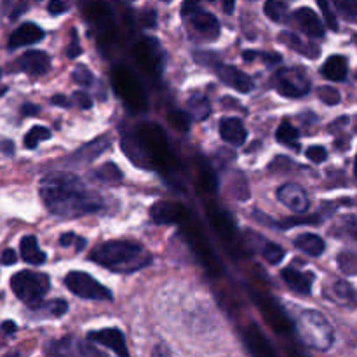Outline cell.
I'll return each mask as SVG.
<instances>
[{
	"mask_svg": "<svg viewBox=\"0 0 357 357\" xmlns=\"http://www.w3.org/2000/svg\"><path fill=\"white\" fill-rule=\"evenodd\" d=\"M40 195L49 211L65 218L96 213L103 208L101 199L87 190L79 176L68 173H51L42 178Z\"/></svg>",
	"mask_w": 357,
	"mask_h": 357,
	"instance_id": "cell-1",
	"label": "cell"
},
{
	"mask_svg": "<svg viewBox=\"0 0 357 357\" xmlns=\"http://www.w3.org/2000/svg\"><path fill=\"white\" fill-rule=\"evenodd\" d=\"M91 260L115 272H135L150 264V255L136 243L110 241L98 246Z\"/></svg>",
	"mask_w": 357,
	"mask_h": 357,
	"instance_id": "cell-2",
	"label": "cell"
},
{
	"mask_svg": "<svg viewBox=\"0 0 357 357\" xmlns=\"http://www.w3.org/2000/svg\"><path fill=\"white\" fill-rule=\"evenodd\" d=\"M10 288L21 302L26 303L30 309H37L42 305V300L49 293L51 279L45 274H38V272L21 271L13 275Z\"/></svg>",
	"mask_w": 357,
	"mask_h": 357,
	"instance_id": "cell-3",
	"label": "cell"
},
{
	"mask_svg": "<svg viewBox=\"0 0 357 357\" xmlns=\"http://www.w3.org/2000/svg\"><path fill=\"white\" fill-rule=\"evenodd\" d=\"M65 284L73 295L80 296V298L101 300V302L112 300L110 289L105 288L103 284H100L96 279H93L89 274H86V272L72 271L65 278Z\"/></svg>",
	"mask_w": 357,
	"mask_h": 357,
	"instance_id": "cell-4",
	"label": "cell"
},
{
	"mask_svg": "<svg viewBox=\"0 0 357 357\" xmlns=\"http://www.w3.org/2000/svg\"><path fill=\"white\" fill-rule=\"evenodd\" d=\"M274 87L288 98H302L310 91V80L305 70L282 68L274 75Z\"/></svg>",
	"mask_w": 357,
	"mask_h": 357,
	"instance_id": "cell-5",
	"label": "cell"
},
{
	"mask_svg": "<svg viewBox=\"0 0 357 357\" xmlns=\"http://www.w3.org/2000/svg\"><path fill=\"white\" fill-rule=\"evenodd\" d=\"M303 337L309 342V345L319 349V351H326L331 347L333 342V333H331V326L324 321V317L317 312H305L303 314Z\"/></svg>",
	"mask_w": 357,
	"mask_h": 357,
	"instance_id": "cell-6",
	"label": "cell"
},
{
	"mask_svg": "<svg viewBox=\"0 0 357 357\" xmlns=\"http://www.w3.org/2000/svg\"><path fill=\"white\" fill-rule=\"evenodd\" d=\"M181 13H183V16L190 17L192 26H194L199 33L206 35V37L209 38L218 37L220 33L218 20H216L213 14L204 13V10L199 9L197 0H187V2L183 3V10H181Z\"/></svg>",
	"mask_w": 357,
	"mask_h": 357,
	"instance_id": "cell-7",
	"label": "cell"
},
{
	"mask_svg": "<svg viewBox=\"0 0 357 357\" xmlns=\"http://www.w3.org/2000/svg\"><path fill=\"white\" fill-rule=\"evenodd\" d=\"M278 199L295 213H305L309 209V195L298 183H286L278 190Z\"/></svg>",
	"mask_w": 357,
	"mask_h": 357,
	"instance_id": "cell-8",
	"label": "cell"
},
{
	"mask_svg": "<svg viewBox=\"0 0 357 357\" xmlns=\"http://www.w3.org/2000/svg\"><path fill=\"white\" fill-rule=\"evenodd\" d=\"M91 342L94 344H100L103 347L110 349L114 351L117 356H128V349H126V340H124V335L121 333V330L117 328H107V330H100V331H91L87 335Z\"/></svg>",
	"mask_w": 357,
	"mask_h": 357,
	"instance_id": "cell-9",
	"label": "cell"
},
{
	"mask_svg": "<svg viewBox=\"0 0 357 357\" xmlns=\"http://www.w3.org/2000/svg\"><path fill=\"white\" fill-rule=\"evenodd\" d=\"M216 72H218L220 79H222L227 86L239 91V93H250L255 87L253 79H251L248 73H244L243 70L236 68V66L222 65V63H220V65L216 66Z\"/></svg>",
	"mask_w": 357,
	"mask_h": 357,
	"instance_id": "cell-10",
	"label": "cell"
},
{
	"mask_svg": "<svg viewBox=\"0 0 357 357\" xmlns=\"http://www.w3.org/2000/svg\"><path fill=\"white\" fill-rule=\"evenodd\" d=\"M220 135H222L223 142L230 143L234 146H241L246 143L248 131L244 128L243 121L237 117H225L220 122Z\"/></svg>",
	"mask_w": 357,
	"mask_h": 357,
	"instance_id": "cell-11",
	"label": "cell"
},
{
	"mask_svg": "<svg viewBox=\"0 0 357 357\" xmlns=\"http://www.w3.org/2000/svg\"><path fill=\"white\" fill-rule=\"evenodd\" d=\"M21 70L28 75H45L51 68V58L44 51H26L20 59Z\"/></svg>",
	"mask_w": 357,
	"mask_h": 357,
	"instance_id": "cell-12",
	"label": "cell"
},
{
	"mask_svg": "<svg viewBox=\"0 0 357 357\" xmlns=\"http://www.w3.org/2000/svg\"><path fill=\"white\" fill-rule=\"evenodd\" d=\"M44 38V30L40 26H37L35 23H23L17 30L13 31L9 38V47L17 49L23 47V45H31L37 44Z\"/></svg>",
	"mask_w": 357,
	"mask_h": 357,
	"instance_id": "cell-13",
	"label": "cell"
},
{
	"mask_svg": "<svg viewBox=\"0 0 357 357\" xmlns=\"http://www.w3.org/2000/svg\"><path fill=\"white\" fill-rule=\"evenodd\" d=\"M295 17L303 33H307L312 38L324 37V24L321 23L319 16L310 7H300V9H296Z\"/></svg>",
	"mask_w": 357,
	"mask_h": 357,
	"instance_id": "cell-14",
	"label": "cell"
},
{
	"mask_svg": "<svg viewBox=\"0 0 357 357\" xmlns=\"http://www.w3.org/2000/svg\"><path fill=\"white\" fill-rule=\"evenodd\" d=\"M282 279H284L286 284L289 286V289H293L295 293L300 295H309L312 291L314 284V274L312 272H298L295 268H284L281 272Z\"/></svg>",
	"mask_w": 357,
	"mask_h": 357,
	"instance_id": "cell-15",
	"label": "cell"
},
{
	"mask_svg": "<svg viewBox=\"0 0 357 357\" xmlns=\"http://www.w3.org/2000/svg\"><path fill=\"white\" fill-rule=\"evenodd\" d=\"M279 42H282L289 49H293V51L300 52V54L307 56L310 59L319 58L321 54V49L316 44H312V42H303L302 37L295 35L293 31H282V33H279Z\"/></svg>",
	"mask_w": 357,
	"mask_h": 357,
	"instance_id": "cell-16",
	"label": "cell"
},
{
	"mask_svg": "<svg viewBox=\"0 0 357 357\" xmlns=\"http://www.w3.org/2000/svg\"><path fill=\"white\" fill-rule=\"evenodd\" d=\"M20 250H21V257H23V260L31 265H44L45 260H47V255L38 248V241L35 236L23 237L20 244Z\"/></svg>",
	"mask_w": 357,
	"mask_h": 357,
	"instance_id": "cell-17",
	"label": "cell"
},
{
	"mask_svg": "<svg viewBox=\"0 0 357 357\" xmlns=\"http://www.w3.org/2000/svg\"><path fill=\"white\" fill-rule=\"evenodd\" d=\"M323 75L326 79L335 80V82H342V80L347 79V73H349V65H347V59L340 54H335L330 56L326 59V63L323 65Z\"/></svg>",
	"mask_w": 357,
	"mask_h": 357,
	"instance_id": "cell-18",
	"label": "cell"
},
{
	"mask_svg": "<svg viewBox=\"0 0 357 357\" xmlns=\"http://www.w3.org/2000/svg\"><path fill=\"white\" fill-rule=\"evenodd\" d=\"M183 209L180 206L173 204V202H157L152 209H150V215H152L153 222L162 225V223H174L180 220Z\"/></svg>",
	"mask_w": 357,
	"mask_h": 357,
	"instance_id": "cell-19",
	"label": "cell"
},
{
	"mask_svg": "<svg viewBox=\"0 0 357 357\" xmlns=\"http://www.w3.org/2000/svg\"><path fill=\"white\" fill-rule=\"evenodd\" d=\"M295 244L298 250H302L303 253L309 255V257H321V255L324 253V250H326L324 241L321 239L319 236H316V234H309V232L296 237Z\"/></svg>",
	"mask_w": 357,
	"mask_h": 357,
	"instance_id": "cell-20",
	"label": "cell"
},
{
	"mask_svg": "<svg viewBox=\"0 0 357 357\" xmlns=\"http://www.w3.org/2000/svg\"><path fill=\"white\" fill-rule=\"evenodd\" d=\"M275 138H278V142L282 143V145H288L295 150L300 149V145H298L300 132H298V129L291 124V122H288V121L282 122V124L278 128Z\"/></svg>",
	"mask_w": 357,
	"mask_h": 357,
	"instance_id": "cell-21",
	"label": "cell"
},
{
	"mask_svg": "<svg viewBox=\"0 0 357 357\" xmlns=\"http://www.w3.org/2000/svg\"><path fill=\"white\" fill-rule=\"evenodd\" d=\"M188 108H190L192 117L197 119V121H204L211 114V105H209L208 98L201 96V94H195L188 100Z\"/></svg>",
	"mask_w": 357,
	"mask_h": 357,
	"instance_id": "cell-22",
	"label": "cell"
},
{
	"mask_svg": "<svg viewBox=\"0 0 357 357\" xmlns=\"http://www.w3.org/2000/svg\"><path fill=\"white\" fill-rule=\"evenodd\" d=\"M94 178L100 180L101 183H117L122 180V173L114 162H107L94 171Z\"/></svg>",
	"mask_w": 357,
	"mask_h": 357,
	"instance_id": "cell-23",
	"label": "cell"
},
{
	"mask_svg": "<svg viewBox=\"0 0 357 357\" xmlns=\"http://www.w3.org/2000/svg\"><path fill=\"white\" fill-rule=\"evenodd\" d=\"M51 136V131H49L47 128H44V126H35V128H31L30 131H28V135L24 136V146L33 150L37 149L38 143L45 142V139H49Z\"/></svg>",
	"mask_w": 357,
	"mask_h": 357,
	"instance_id": "cell-24",
	"label": "cell"
},
{
	"mask_svg": "<svg viewBox=\"0 0 357 357\" xmlns=\"http://www.w3.org/2000/svg\"><path fill=\"white\" fill-rule=\"evenodd\" d=\"M265 14L272 21H284L288 16V6L282 0H267L265 2Z\"/></svg>",
	"mask_w": 357,
	"mask_h": 357,
	"instance_id": "cell-25",
	"label": "cell"
},
{
	"mask_svg": "<svg viewBox=\"0 0 357 357\" xmlns=\"http://www.w3.org/2000/svg\"><path fill=\"white\" fill-rule=\"evenodd\" d=\"M108 145H110V139L105 138V136H101V138H98L96 142L89 143V145H87L86 149L80 150V152L77 153V155H82V153H87L86 160H93V159H96L98 155H101V153H103L105 150H107Z\"/></svg>",
	"mask_w": 357,
	"mask_h": 357,
	"instance_id": "cell-26",
	"label": "cell"
},
{
	"mask_svg": "<svg viewBox=\"0 0 357 357\" xmlns=\"http://www.w3.org/2000/svg\"><path fill=\"white\" fill-rule=\"evenodd\" d=\"M333 2L337 6L338 13L347 21L354 23L357 20V0H333Z\"/></svg>",
	"mask_w": 357,
	"mask_h": 357,
	"instance_id": "cell-27",
	"label": "cell"
},
{
	"mask_svg": "<svg viewBox=\"0 0 357 357\" xmlns=\"http://www.w3.org/2000/svg\"><path fill=\"white\" fill-rule=\"evenodd\" d=\"M167 119H169L171 126H173L176 131L188 132V129H190V115L185 114V112L173 110V112H169V117Z\"/></svg>",
	"mask_w": 357,
	"mask_h": 357,
	"instance_id": "cell-28",
	"label": "cell"
},
{
	"mask_svg": "<svg viewBox=\"0 0 357 357\" xmlns=\"http://www.w3.org/2000/svg\"><path fill=\"white\" fill-rule=\"evenodd\" d=\"M261 255H264V258L268 261V264L278 265L279 261H282V258L286 257V251L284 248H281L279 244L268 243L267 246L264 248V251H261Z\"/></svg>",
	"mask_w": 357,
	"mask_h": 357,
	"instance_id": "cell-29",
	"label": "cell"
},
{
	"mask_svg": "<svg viewBox=\"0 0 357 357\" xmlns=\"http://www.w3.org/2000/svg\"><path fill=\"white\" fill-rule=\"evenodd\" d=\"M338 267L344 274L347 275H356L357 272V260L354 253H342L338 257Z\"/></svg>",
	"mask_w": 357,
	"mask_h": 357,
	"instance_id": "cell-30",
	"label": "cell"
},
{
	"mask_svg": "<svg viewBox=\"0 0 357 357\" xmlns=\"http://www.w3.org/2000/svg\"><path fill=\"white\" fill-rule=\"evenodd\" d=\"M317 96H319V100L323 101V103L326 105H338L340 103L342 96L340 93H338L335 87H330V86H321L319 89H317Z\"/></svg>",
	"mask_w": 357,
	"mask_h": 357,
	"instance_id": "cell-31",
	"label": "cell"
},
{
	"mask_svg": "<svg viewBox=\"0 0 357 357\" xmlns=\"http://www.w3.org/2000/svg\"><path fill=\"white\" fill-rule=\"evenodd\" d=\"M73 79L75 82H79V86L82 87H91L94 84V75L86 65H79L73 70Z\"/></svg>",
	"mask_w": 357,
	"mask_h": 357,
	"instance_id": "cell-32",
	"label": "cell"
},
{
	"mask_svg": "<svg viewBox=\"0 0 357 357\" xmlns=\"http://www.w3.org/2000/svg\"><path fill=\"white\" fill-rule=\"evenodd\" d=\"M317 3H319L321 13H323L324 21H326V24L330 26V30L337 31L338 30V21H337V17H335L333 10H331L330 2H328V0H317Z\"/></svg>",
	"mask_w": 357,
	"mask_h": 357,
	"instance_id": "cell-33",
	"label": "cell"
},
{
	"mask_svg": "<svg viewBox=\"0 0 357 357\" xmlns=\"http://www.w3.org/2000/svg\"><path fill=\"white\" fill-rule=\"evenodd\" d=\"M307 159L312 160V162L319 164V162H324V160L328 159V152L324 146H319V145H314V146H309L307 149Z\"/></svg>",
	"mask_w": 357,
	"mask_h": 357,
	"instance_id": "cell-34",
	"label": "cell"
},
{
	"mask_svg": "<svg viewBox=\"0 0 357 357\" xmlns=\"http://www.w3.org/2000/svg\"><path fill=\"white\" fill-rule=\"evenodd\" d=\"M80 54H82V47H80L79 37H77V30H72V40L66 45V56H68L70 59H75L79 58Z\"/></svg>",
	"mask_w": 357,
	"mask_h": 357,
	"instance_id": "cell-35",
	"label": "cell"
},
{
	"mask_svg": "<svg viewBox=\"0 0 357 357\" xmlns=\"http://www.w3.org/2000/svg\"><path fill=\"white\" fill-rule=\"evenodd\" d=\"M195 61L201 63V65H206V66H211V65H220V58L216 54H213V52H195Z\"/></svg>",
	"mask_w": 357,
	"mask_h": 357,
	"instance_id": "cell-36",
	"label": "cell"
},
{
	"mask_svg": "<svg viewBox=\"0 0 357 357\" xmlns=\"http://www.w3.org/2000/svg\"><path fill=\"white\" fill-rule=\"evenodd\" d=\"M73 101H75L82 110H89V108L93 107V98L87 93H84V91H75V93H73Z\"/></svg>",
	"mask_w": 357,
	"mask_h": 357,
	"instance_id": "cell-37",
	"label": "cell"
},
{
	"mask_svg": "<svg viewBox=\"0 0 357 357\" xmlns=\"http://www.w3.org/2000/svg\"><path fill=\"white\" fill-rule=\"evenodd\" d=\"M68 7L70 6L66 0H51V2H49L47 10L52 14V16H58V14L66 13V10H68Z\"/></svg>",
	"mask_w": 357,
	"mask_h": 357,
	"instance_id": "cell-38",
	"label": "cell"
},
{
	"mask_svg": "<svg viewBox=\"0 0 357 357\" xmlns=\"http://www.w3.org/2000/svg\"><path fill=\"white\" fill-rule=\"evenodd\" d=\"M257 58H261L267 66H274L278 63L282 61L281 54H275V52H257Z\"/></svg>",
	"mask_w": 357,
	"mask_h": 357,
	"instance_id": "cell-39",
	"label": "cell"
},
{
	"mask_svg": "<svg viewBox=\"0 0 357 357\" xmlns=\"http://www.w3.org/2000/svg\"><path fill=\"white\" fill-rule=\"evenodd\" d=\"M49 309H51V312L54 314V316H63V314L68 310V303H66V300L58 298L51 303V307H49Z\"/></svg>",
	"mask_w": 357,
	"mask_h": 357,
	"instance_id": "cell-40",
	"label": "cell"
},
{
	"mask_svg": "<svg viewBox=\"0 0 357 357\" xmlns=\"http://www.w3.org/2000/svg\"><path fill=\"white\" fill-rule=\"evenodd\" d=\"M335 288H337L338 295L340 296H344V298L347 296L349 300H354V291H352V288L347 284V282H337V286H335Z\"/></svg>",
	"mask_w": 357,
	"mask_h": 357,
	"instance_id": "cell-41",
	"label": "cell"
},
{
	"mask_svg": "<svg viewBox=\"0 0 357 357\" xmlns=\"http://www.w3.org/2000/svg\"><path fill=\"white\" fill-rule=\"evenodd\" d=\"M142 21H143V24H145V26H155V21H157V13L155 10H152V9H149V10H145V13L142 14Z\"/></svg>",
	"mask_w": 357,
	"mask_h": 357,
	"instance_id": "cell-42",
	"label": "cell"
},
{
	"mask_svg": "<svg viewBox=\"0 0 357 357\" xmlns=\"http://www.w3.org/2000/svg\"><path fill=\"white\" fill-rule=\"evenodd\" d=\"M51 103L56 105V107H63V108H70V100L65 98L63 94H56V96L51 98Z\"/></svg>",
	"mask_w": 357,
	"mask_h": 357,
	"instance_id": "cell-43",
	"label": "cell"
},
{
	"mask_svg": "<svg viewBox=\"0 0 357 357\" xmlns=\"http://www.w3.org/2000/svg\"><path fill=\"white\" fill-rule=\"evenodd\" d=\"M38 112H40V108H38L37 105H31V103L23 105V108H21V114H23L24 117H31V115H37Z\"/></svg>",
	"mask_w": 357,
	"mask_h": 357,
	"instance_id": "cell-44",
	"label": "cell"
},
{
	"mask_svg": "<svg viewBox=\"0 0 357 357\" xmlns=\"http://www.w3.org/2000/svg\"><path fill=\"white\" fill-rule=\"evenodd\" d=\"M16 253L13 250H6L2 253V264L3 265H14L16 264Z\"/></svg>",
	"mask_w": 357,
	"mask_h": 357,
	"instance_id": "cell-45",
	"label": "cell"
},
{
	"mask_svg": "<svg viewBox=\"0 0 357 357\" xmlns=\"http://www.w3.org/2000/svg\"><path fill=\"white\" fill-rule=\"evenodd\" d=\"M26 7H28L26 0H20V2H17V6L14 7V13L10 14V20H17V17H20V14L26 10Z\"/></svg>",
	"mask_w": 357,
	"mask_h": 357,
	"instance_id": "cell-46",
	"label": "cell"
},
{
	"mask_svg": "<svg viewBox=\"0 0 357 357\" xmlns=\"http://www.w3.org/2000/svg\"><path fill=\"white\" fill-rule=\"evenodd\" d=\"M211 2L222 3L223 10H225L227 14H232L234 13V6H236V0H211Z\"/></svg>",
	"mask_w": 357,
	"mask_h": 357,
	"instance_id": "cell-47",
	"label": "cell"
},
{
	"mask_svg": "<svg viewBox=\"0 0 357 357\" xmlns=\"http://www.w3.org/2000/svg\"><path fill=\"white\" fill-rule=\"evenodd\" d=\"M73 241H75V234H73V232H66L65 236H61V239H59V244H61L63 248H66V246H70V244H72Z\"/></svg>",
	"mask_w": 357,
	"mask_h": 357,
	"instance_id": "cell-48",
	"label": "cell"
},
{
	"mask_svg": "<svg viewBox=\"0 0 357 357\" xmlns=\"http://www.w3.org/2000/svg\"><path fill=\"white\" fill-rule=\"evenodd\" d=\"M2 328L7 331V333H14V331H16V324H14L13 321H6V323L2 324Z\"/></svg>",
	"mask_w": 357,
	"mask_h": 357,
	"instance_id": "cell-49",
	"label": "cell"
},
{
	"mask_svg": "<svg viewBox=\"0 0 357 357\" xmlns=\"http://www.w3.org/2000/svg\"><path fill=\"white\" fill-rule=\"evenodd\" d=\"M243 58L246 59V61H253V59L257 58V51H244Z\"/></svg>",
	"mask_w": 357,
	"mask_h": 357,
	"instance_id": "cell-50",
	"label": "cell"
}]
</instances>
